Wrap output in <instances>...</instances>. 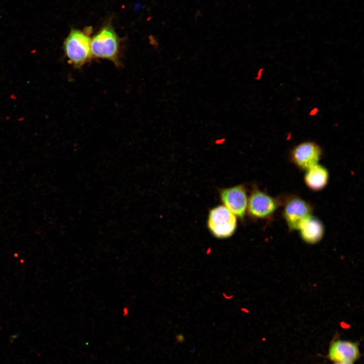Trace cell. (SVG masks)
<instances>
[{
	"label": "cell",
	"instance_id": "obj_1",
	"mask_svg": "<svg viewBox=\"0 0 364 364\" xmlns=\"http://www.w3.org/2000/svg\"><path fill=\"white\" fill-rule=\"evenodd\" d=\"M90 29H73L65 39L63 49L69 64L80 68L93 58Z\"/></svg>",
	"mask_w": 364,
	"mask_h": 364
},
{
	"label": "cell",
	"instance_id": "obj_2",
	"mask_svg": "<svg viewBox=\"0 0 364 364\" xmlns=\"http://www.w3.org/2000/svg\"><path fill=\"white\" fill-rule=\"evenodd\" d=\"M120 40L110 25L103 27L91 38V51L93 58L106 59L117 66H120Z\"/></svg>",
	"mask_w": 364,
	"mask_h": 364
},
{
	"label": "cell",
	"instance_id": "obj_3",
	"mask_svg": "<svg viewBox=\"0 0 364 364\" xmlns=\"http://www.w3.org/2000/svg\"><path fill=\"white\" fill-rule=\"evenodd\" d=\"M282 216L289 229L297 230L300 223L312 215L311 204L298 196L290 195L282 200Z\"/></svg>",
	"mask_w": 364,
	"mask_h": 364
},
{
	"label": "cell",
	"instance_id": "obj_4",
	"mask_svg": "<svg viewBox=\"0 0 364 364\" xmlns=\"http://www.w3.org/2000/svg\"><path fill=\"white\" fill-rule=\"evenodd\" d=\"M282 203L280 198L254 188L248 199L247 209L254 218L268 219L273 216Z\"/></svg>",
	"mask_w": 364,
	"mask_h": 364
},
{
	"label": "cell",
	"instance_id": "obj_5",
	"mask_svg": "<svg viewBox=\"0 0 364 364\" xmlns=\"http://www.w3.org/2000/svg\"><path fill=\"white\" fill-rule=\"evenodd\" d=\"M207 223L209 230L215 237L228 238L236 230V216L224 206H218L210 211Z\"/></svg>",
	"mask_w": 364,
	"mask_h": 364
},
{
	"label": "cell",
	"instance_id": "obj_6",
	"mask_svg": "<svg viewBox=\"0 0 364 364\" xmlns=\"http://www.w3.org/2000/svg\"><path fill=\"white\" fill-rule=\"evenodd\" d=\"M323 150L315 142L305 141L295 146L291 151V162L300 170L305 171L318 163L323 155Z\"/></svg>",
	"mask_w": 364,
	"mask_h": 364
},
{
	"label": "cell",
	"instance_id": "obj_7",
	"mask_svg": "<svg viewBox=\"0 0 364 364\" xmlns=\"http://www.w3.org/2000/svg\"><path fill=\"white\" fill-rule=\"evenodd\" d=\"M220 196L226 208L236 216L241 219L244 218L248 204L247 195L244 186L239 185L222 189Z\"/></svg>",
	"mask_w": 364,
	"mask_h": 364
},
{
	"label": "cell",
	"instance_id": "obj_8",
	"mask_svg": "<svg viewBox=\"0 0 364 364\" xmlns=\"http://www.w3.org/2000/svg\"><path fill=\"white\" fill-rule=\"evenodd\" d=\"M360 357L357 343L347 340H337L331 343L328 357L335 362H353Z\"/></svg>",
	"mask_w": 364,
	"mask_h": 364
},
{
	"label": "cell",
	"instance_id": "obj_9",
	"mask_svg": "<svg viewBox=\"0 0 364 364\" xmlns=\"http://www.w3.org/2000/svg\"><path fill=\"white\" fill-rule=\"evenodd\" d=\"M297 230L301 238L309 244L318 242L323 238L325 231L322 221L313 215L303 220Z\"/></svg>",
	"mask_w": 364,
	"mask_h": 364
},
{
	"label": "cell",
	"instance_id": "obj_10",
	"mask_svg": "<svg viewBox=\"0 0 364 364\" xmlns=\"http://www.w3.org/2000/svg\"><path fill=\"white\" fill-rule=\"evenodd\" d=\"M304 171V181L310 190L320 191L327 186L329 180V172L324 165L317 163Z\"/></svg>",
	"mask_w": 364,
	"mask_h": 364
},
{
	"label": "cell",
	"instance_id": "obj_11",
	"mask_svg": "<svg viewBox=\"0 0 364 364\" xmlns=\"http://www.w3.org/2000/svg\"><path fill=\"white\" fill-rule=\"evenodd\" d=\"M334 364H353L352 362H335Z\"/></svg>",
	"mask_w": 364,
	"mask_h": 364
}]
</instances>
